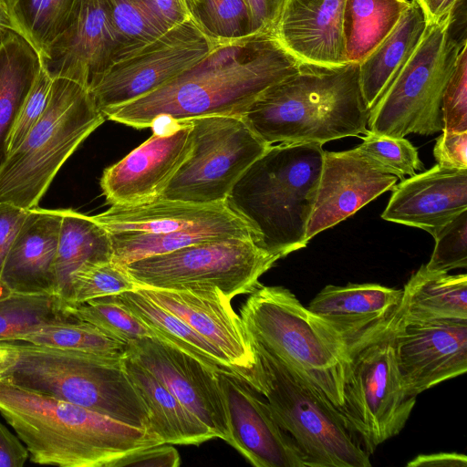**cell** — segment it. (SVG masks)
Masks as SVG:
<instances>
[{"label": "cell", "mask_w": 467, "mask_h": 467, "mask_svg": "<svg viewBox=\"0 0 467 467\" xmlns=\"http://www.w3.org/2000/svg\"><path fill=\"white\" fill-rule=\"evenodd\" d=\"M300 65L273 30L251 34L219 42L171 81L103 115L135 129L150 128L160 119L243 117L263 92L296 73Z\"/></svg>", "instance_id": "6da1fadb"}, {"label": "cell", "mask_w": 467, "mask_h": 467, "mask_svg": "<svg viewBox=\"0 0 467 467\" xmlns=\"http://www.w3.org/2000/svg\"><path fill=\"white\" fill-rule=\"evenodd\" d=\"M0 414L26 446L32 462L111 467L118 459L163 441L153 431L0 379Z\"/></svg>", "instance_id": "7a4b0ae2"}, {"label": "cell", "mask_w": 467, "mask_h": 467, "mask_svg": "<svg viewBox=\"0 0 467 467\" xmlns=\"http://www.w3.org/2000/svg\"><path fill=\"white\" fill-rule=\"evenodd\" d=\"M358 63L335 67L300 65L263 92L243 119L266 143L324 144L368 131Z\"/></svg>", "instance_id": "3957f363"}, {"label": "cell", "mask_w": 467, "mask_h": 467, "mask_svg": "<svg viewBox=\"0 0 467 467\" xmlns=\"http://www.w3.org/2000/svg\"><path fill=\"white\" fill-rule=\"evenodd\" d=\"M124 354L105 356L0 341V379L152 431L150 412L125 369Z\"/></svg>", "instance_id": "277c9868"}, {"label": "cell", "mask_w": 467, "mask_h": 467, "mask_svg": "<svg viewBox=\"0 0 467 467\" xmlns=\"http://www.w3.org/2000/svg\"><path fill=\"white\" fill-rule=\"evenodd\" d=\"M322 144L278 143L233 186L226 202L255 230L257 244L279 259L306 247L317 197Z\"/></svg>", "instance_id": "5b68a950"}, {"label": "cell", "mask_w": 467, "mask_h": 467, "mask_svg": "<svg viewBox=\"0 0 467 467\" xmlns=\"http://www.w3.org/2000/svg\"><path fill=\"white\" fill-rule=\"evenodd\" d=\"M247 335L317 389L337 409L348 349L323 320L283 286H259L240 309Z\"/></svg>", "instance_id": "8992f818"}, {"label": "cell", "mask_w": 467, "mask_h": 467, "mask_svg": "<svg viewBox=\"0 0 467 467\" xmlns=\"http://www.w3.org/2000/svg\"><path fill=\"white\" fill-rule=\"evenodd\" d=\"M105 119L88 88L53 78L45 112L1 161L0 202L25 209L38 206L62 165Z\"/></svg>", "instance_id": "52a82bcc"}, {"label": "cell", "mask_w": 467, "mask_h": 467, "mask_svg": "<svg viewBox=\"0 0 467 467\" xmlns=\"http://www.w3.org/2000/svg\"><path fill=\"white\" fill-rule=\"evenodd\" d=\"M249 337V336H248ZM256 389L290 435L306 467H370V455L339 409L249 337Z\"/></svg>", "instance_id": "ba28073f"}, {"label": "cell", "mask_w": 467, "mask_h": 467, "mask_svg": "<svg viewBox=\"0 0 467 467\" xmlns=\"http://www.w3.org/2000/svg\"><path fill=\"white\" fill-rule=\"evenodd\" d=\"M455 12L427 25L413 54L369 110V131L395 138L442 131V96L462 47L455 36Z\"/></svg>", "instance_id": "9c48e42d"}, {"label": "cell", "mask_w": 467, "mask_h": 467, "mask_svg": "<svg viewBox=\"0 0 467 467\" xmlns=\"http://www.w3.org/2000/svg\"><path fill=\"white\" fill-rule=\"evenodd\" d=\"M397 318L348 351L341 412L371 455L405 427L416 404L399 369Z\"/></svg>", "instance_id": "30bf717a"}, {"label": "cell", "mask_w": 467, "mask_h": 467, "mask_svg": "<svg viewBox=\"0 0 467 467\" xmlns=\"http://www.w3.org/2000/svg\"><path fill=\"white\" fill-rule=\"evenodd\" d=\"M278 259L254 240L222 238L122 266L138 285L168 290L218 288L232 300L261 286L259 278Z\"/></svg>", "instance_id": "8fae6325"}, {"label": "cell", "mask_w": 467, "mask_h": 467, "mask_svg": "<svg viewBox=\"0 0 467 467\" xmlns=\"http://www.w3.org/2000/svg\"><path fill=\"white\" fill-rule=\"evenodd\" d=\"M192 148L159 199L192 203L226 202L235 182L271 145L243 117L195 118Z\"/></svg>", "instance_id": "7c38bea8"}, {"label": "cell", "mask_w": 467, "mask_h": 467, "mask_svg": "<svg viewBox=\"0 0 467 467\" xmlns=\"http://www.w3.org/2000/svg\"><path fill=\"white\" fill-rule=\"evenodd\" d=\"M218 43L189 18L155 40L118 57L88 90L104 114L163 86Z\"/></svg>", "instance_id": "4fadbf2b"}, {"label": "cell", "mask_w": 467, "mask_h": 467, "mask_svg": "<svg viewBox=\"0 0 467 467\" xmlns=\"http://www.w3.org/2000/svg\"><path fill=\"white\" fill-rule=\"evenodd\" d=\"M153 134L122 160L104 170L103 195L111 205H134L161 197L192 148L189 120H155Z\"/></svg>", "instance_id": "5bb4252c"}, {"label": "cell", "mask_w": 467, "mask_h": 467, "mask_svg": "<svg viewBox=\"0 0 467 467\" xmlns=\"http://www.w3.org/2000/svg\"><path fill=\"white\" fill-rule=\"evenodd\" d=\"M125 355L154 375L216 438L230 442L219 372L157 337L126 346Z\"/></svg>", "instance_id": "9a60e30c"}, {"label": "cell", "mask_w": 467, "mask_h": 467, "mask_svg": "<svg viewBox=\"0 0 467 467\" xmlns=\"http://www.w3.org/2000/svg\"><path fill=\"white\" fill-rule=\"evenodd\" d=\"M396 358L409 395L467 371V319L396 324Z\"/></svg>", "instance_id": "2e32d148"}, {"label": "cell", "mask_w": 467, "mask_h": 467, "mask_svg": "<svg viewBox=\"0 0 467 467\" xmlns=\"http://www.w3.org/2000/svg\"><path fill=\"white\" fill-rule=\"evenodd\" d=\"M136 290L220 349L234 367L249 377L255 390L256 360L251 340L231 300L218 288L168 290L137 285Z\"/></svg>", "instance_id": "e0dca14e"}, {"label": "cell", "mask_w": 467, "mask_h": 467, "mask_svg": "<svg viewBox=\"0 0 467 467\" xmlns=\"http://www.w3.org/2000/svg\"><path fill=\"white\" fill-rule=\"evenodd\" d=\"M397 181L395 175L356 148L324 151L317 197L306 228L307 241L393 190Z\"/></svg>", "instance_id": "ac0fdd59"}, {"label": "cell", "mask_w": 467, "mask_h": 467, "mask_svg": "<svg viewBox=\"0 0 467 467\" xmlns=\"http://www.w3.org/2000/svg\"><path fill=\"white\" fill-rule=\"evenodd\" d=\"M219 380L231 446L255 467H306L304 456L277 423L262 394L232 374L219 373Z\"/></svg>", "instance_id": "d6986e66"}, {"label": "cell", "mask_w": 467, "mask_h": 467, "mask_svg": "<svg viewBox=\"0 0 467 467\" xmlns=\"http://www.w3.org/2000/svg\"><path fill=\"white\" fill-rule=\"evenodd\" d=\"M119 50L109 1L82 0L72 26L40 60L52 78H68L89 89Z\"/></svg>", "instance_id": "ffe728a7"}, {"label": "cell", "mask_w": 467, "mask_h": 467, "mask_svg": "<svg viewBox=\"0 0 467 467\" xmlns=\"http://www.w3.org/2000/svg\"><path fill=\"white\" fill-rule=\"evenodd\" d=\"M91 217L109 233L168 234L214 229L236 238L258 242L254 227L226 202L192 203L157 199L134 205H111Z\"/></svg>", "instance_id": "44dd1931"}, {"label": "cell", "mask_w": 467, "mask_h": 467, "mask_svg": "<svg viewBox=\"0 0 467 467\" xmlns=\"http://www.w3.org/2000/svg\"><path fill=\"white\" fill-rule=\"evenodd\" d=\"M345 3L346 0H285L274 35L301 65H346Z\"/></svg>", "instance_id": "7402d4cb"}, {"label": "cell", "mask_w": 467, "mask_h": 467, "mask_svg": "<svg viewBox=\"0 0 467 467\" xmlns=\"http://www.w3.org/2000/svg\"><path fill=\"white\" fill-rule=\"evenodd\" d=\"M382 219L417 227L433 237L467 210V170L436 164L395 185Z\"/></svg>", "instance_id": "603a6c76"}, {"label": "cell", "mask_w": 467, "mask_h": 467, "mask_svg": "<svg viewBox=\"0 0 467 467\" xmlns=\"http://www.w3.org/2000/svg\"><path fill=\"white\" fill-rule=\"evenodd\" d=\"M402 295V289L379 284L328 285L307 308L339 336L348 353L392 322Z\"/></svg>", "instance_id": "cb8c5ba5"}, {"label": "cell", "mask_w": 467, "mask_h": 467, "mask_svg": "<svg viewBox=\"0 0 467 467\" xmlns=\"http://www.w3.org/2000/svg\"><path fill=\"white\" fill-rule=\"evenodd\" d=\"M61 219V209H29L0 273V282L10 292L57 296L56 257Z\"/></svg>", "instance_id": "d4e9b609"}, {"label": "cell", "mask_w": 467, "mask_h": 467, "mask_svg": "<svg viewBox=\"0 0 467 467\" xmlns=\"http://www.w3.org/2000/svg\"><path fill=\"white\" fill-rule=\"evenodd\" d=\"M426 27L421 7L410 0L392 30L358 63L361 93L369 110L413 54Z\"/></svg>", "instance_id": "484cf974"}, {"label": "cell", "mask_w": 467, "mask_h": 467, "mask_svg": "<svg viewBox=\"0 0 467 467\" xmlns=\"http://www.w3.org/2000/svg\"><path fill=\"white\" fill-rule=\"evenodd\" d=\"M124 367L150 412L152 431L163 443L198 445L216 438L154 375L125 354Z\"/></svg>", "instance_id": "4316f807"}, {"label": "cell", "mask_w": 467, "mask_h": 467, "mask_svg": "<svg viewBox=\"0 0 467 467\" xmlns=\"http://www.w3.org/2000/svg\"><path fill=\"white\" fill-rule=\"evenodd\" d=\"M397 324L467 319V275L431 272L422 265L403 287Z\"/></svg>", "instance_id": "83f0119b"}, {"label": "cell", "mask_w": 467, "mask_h": 467, "mask_svg": "<svg viewBox=\"0 0 467 467\" xmlns=\"http://www.w3.org/2000/svg\"><path fill=\"white\" fill-rule=\"evenodd\" d=\"M157 337L219 373L234 375L251 387L249 377L234 367L227 357L180 317L161 307L136 289L115 295Z\"/></svg>", "instance_id": "f1b7e54d"}, {"label": "cell", "mask_w": 467, "mask_h": 467, "mask_svg": "<svg viewBox=\"0 0 467 467\" xmlns=\"http://www.w3.org/2000/svg\"><path fill=\"white\" fill-rule=\"evenodd\" d=\"M56 257L57 296L67 305L73 274L89 263L112 260L109 234L91 216L61 209Z\"/></svg>", "instance_id": "f546056e"}, {"label": "cell", "mask_w": 467, "mask_h": 467, "mask_svg": "<svg viewBox=\"0 0 467 467\" xmlns=\"http://www.w3.org/2000/svg\"><path fill=\"white\" fill-rule=\"evenodd\" d=\"M41 68V60L23 36L7 33L0 39V161L22 104Z\"/></svg>", "instance_id": "4dcf8cb0"}, {"label": "cell", "mask_w": 467, "mask_h": 467, "mask_svg": "<svg viewBox=\"0 0 467 467\" xmlns=\"http://www.w3.org/2000/svg\"><path fill=\"white\" fill-rule=\"evenodd\" d=\"M410 0H346L344 36L348 63H359L392 30Z\"/></svg>", "instance_id": "1f68e13d"}, {"label": "cell", "mask_w": 467, "mask_h": 467, "mask_svg": "<svg viewBox=\"0 0 467 467\" xmlns=\"http://www.w3.org/2000/svg\"><path fill=\"white\" fill-rule=\"evenodd\" d=\"M26 40L42 59L74 23L82 0H5Z\"/></svg>", "instance_id": "d6a6232c"}, {"label": "cell", "mask_w": 467, "mask_h": 467, "mask_svg": "<svg viewBox=\"0 0 467 467\" xmlns=\"http://www.w3.org/2000/svg\"><path fill=\"white\" fill-rule=\"evenodd\" d=\"M71 317L57 295L11 292L0 297V341L19 340L43 325Z\"/></svg>", "instance_id": "836d02e7"}, {"label": "cell", "mask_w": 467, "mask_h": 467, "mask_svg": "<svg viewBox=\"0 0 467 467\" xmlns=\"http://www.w3.org/2000/svg\"><path fill=\"white\" fill-rule=\"evenodd\" d=\"M19 340L47 348L105 356L122 355L126 348L125 345L92 324L76 317L43 325Z\"/></svg>", "instance_id": "e575fe53"}, {"label": "cell", "mask_w": 467, "mask_h": 467, "mask_svg": "<svg viewBox=\"0 0 467 467\" xmlns=\"http://www.w3.org/2000/svg\"><path fill=\"white\" fill-rule=\"evenodd\" d=\"M69 314L88 322L125 346L154 337L151 329L139 319L115 295L67 306Z\"/></svg>", "instance_id": "d590c367"}, {"label": "cell", "mask_w": 467, "mask_h": 467, "mask_svg": "<svg viewBox=\"0 0 467 467\" xmlns=\"http://www.w3.org/2000/svg\"><path fill=\"white\" fill-rule=\"evenodd\" d=\"M108 1L120 44L117 57L155 40L171 28L150 0Z\"/></svg>", "instance_id": "8d00e7d4"}, {"label": "cell", "mask_w": 467, "mask_h": 467, "mask_svg": "<svg viewBox=\"0 0 467 467\" xmlns=\"http://www.w3.org/2000/svg\"><path fill=\"white\" fill-rule=\"evenodd\" d=\"M190 17L216 42L251 35L248 9L244 0H183Z\"/></svg>", "instance_id": "74e56055"}, {"label": "cell", "mask_w": 467, "mask_h": 467, "mask_svg": "<svg viewBox=\"0 0 467 467\" xmlns=\"http://www.w3.org/2000/svg\"><path fill=\"white\" fill-rule=\"evenodd\" d=\"M136 287L137 284L125 268L112 260L89 263L73 274L67 306L132 291Z\"/></svg>", "instance_id": "f35d334b"}, {"label": "cell", "mask_w": 467, "mask_h": 467, "mask_svg": "<svg viewBox=\"0 0 467 467\" xmlns=\"http://www.w3.org/2000/svg\"><path fill=\"white\" fill-rule=\"evenodd\" d=\"M356 149L401 181L423 169L417 149L405 138L368 131Z\"/></svg>", "instance_id": "ab89813d"}, {"label": "cell", "mask_w": 467, "mask_h": 467, "mask_svg": "<svg viewBox=\"0 0 467 467\" xmlns=\"http://www.w3.org/2000/svg\"><path fill=\"white\" fill-rule=\"evenodd\" d=\"M433 238L432 254L424 265L428 271L448 273L467 267V210L445 224Z\"/></svg>", "instance_id": "60d3db41"}, {"label": "cell", "mask_w": 467, "mask_h": 467, "mask_svg": "<svg viewBox=\"0 0 467 467\" xmlns=\"http://www.w3.org/2000/svg\"><path fill=\"white\" fill-rule=\"evenodd\" d=\"M53 78L41 64L39 73L25 99L5 143V155L15 150L45 112Z\"/></svg>", "instance_id": "b9f144b4"}, {"label": "cell", "mask_w": 467, "mask_h": 467, "mask_svg": "<svg viewBox=\"0 0 467 467\" xmlns=\"http://www.w3.org/2000/svg\"><path fill=\"white\" fill-rule=\"evenodd\" d=\"M443 130L467 132V42L462 47L442 96Z\"/></svg>", "instance_id": "7bdbcfd3"}, {"label": "cell", "mask_w": 467, "mask_h": 467, "mask_svg": "<svg viewBox=\"0 0 467 467\" xmlns=\"http://www.w3.org/2000/svg\"><path fill=\"white\" fill-rule=\"evenodd\" d=\"M181 458L171 444L162 443L127 454L115 461L111 467H178Z\"/></svg>", "instance_id": "ee69618b"}, {"label": "cell", "mask_w": 467, "mask_h": 467, "mask_svg": "<svg viewBox=\"0 0 467 467\" xmlns=\"http://www.w3.org/2000/svg\"><path fill=\"white\" fill-rule=\"evenodd\" d=\"M433 155L441 166L467 170V132L442 130L436 140Z\"/></svg>", "instance_id": "f6af8a7d"}, {"label": "cell", "mask_w": 467, "mask_h": 467, "mask_svg": "<svg viewBox=\"0 0 467 467\" xmlns=\"http://www.w3.org/2000/svg\"><path fill=\"white\" fill-rule=\"evenodd\" d=\"M28 213L29 209L0 202V273L5 259Z\"/></svg>", "instance_id": "bcb514c9"}, {"label": "cell", "mask_w": 467, "mask_h": 467, "mask_svg": "<svg viewBox=\"0 0 467 467\" xmlns=\"http://www.w3.org/2000/svg\"><path fill=\"white\" fill-rule=\"evenodd\" d=\"M248 9L251 34L273 30L285 0H244Z\"/></svg>", "instance_id": "7dc6e473"}, {"label": "cell", "mask_w": 467, "mask_h": 467, "mask_svg": "<svg viewBox=\"0 0 467 467\" xmlns=\"http://www.w3.org/2000/svg\"><path fill=\"white\" fill-rule=\"evenodd\" d=\"M28 459L24 442L0 422V467H22Z\"/></svg>", "instance_id": "c3c4849f"}, {"label": "cell", "mask_w": 467, "mask_h": 467, "mask_svg": "<svg viewBox=\"0 0 467 467\" xmlns=\"http://www.w3.org/2000/svg\"><path fill=\"white\" fill-rule=\"evenodd\" d=\"M406 466L408 467H466L467 457L459 452H436L420 454Z\"/></svg>", "instance_id": "681fc988"}, {"label": "cell", "mask_w": 467, "mask_h": 467, "mask_svg": "<svg viewBox=\"0 0 467 467\" xmlns=\"http://www.w3.org/2000/svg\"><path fill=\"white\" fill-rule=\"evenodd\" d=\"M150 2L169 27L191 18L183 0H150Z\"/></svg>", "instance_id": "f907efd6"}, {"label": "cell", "mask_w": 467, "mask_h": 467, "mask_svg": "<svg viewBox=\"0 0 467 467\" xmlns=\"http://www.w3.org/2000/svg\"><path fill=\"white\" fill-rule=\"evenodd\" d=\"M421 7L427 25L452 15L462 0H415Z\"/></svg>", "instance_id": "816d5d0a"}, {"label": "cell", "mask_w": 467, "mask_h": 467, "mask_svg": "<svg viewBox=\"0 0 467 467\" xmlns=\"http://www.w3.org/2000/svg\"><path fill=\"white\" fill-rule=\"evenodd\" d=\"M9 32H14L26 38L21 27L9 11L5 1L0 0V39Z\"/></svg>", "instance_id": "f5cc1de1"}, {"label": "cell", "mask_w": 467, "mask_h": 467, "mask_svg": "<svg viewBox=\"0 0 467 467\" xmlns=\"http://www.w3.org/2000/svg\"><path fill=\"white\" fill-rule=\"evenodd\" d=\"M11 293L1 282H0V297H3Z\"/></svg>", "instance_id": "db71d44e"}]
</instances>
